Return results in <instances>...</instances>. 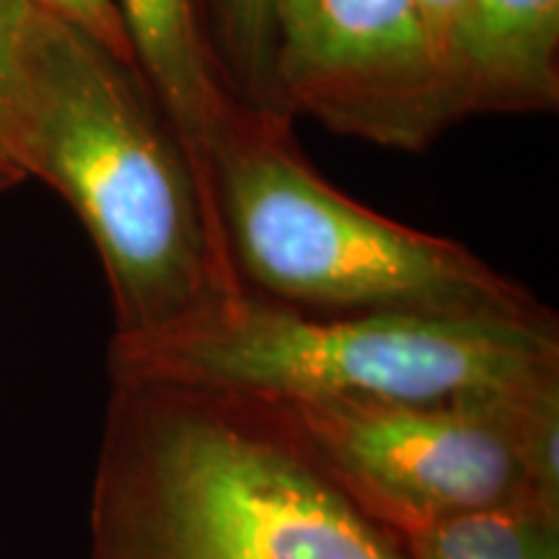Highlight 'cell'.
<instances>
[{"label": "cell", "mask_w": 559, "mask_h": 559, "mask_svg": "<svg viewBox=\"0 0 559 559\" xmlns=\"http://www.w3.org/2000/svg\"><path fill=\"white\" fill-rule=\"evenodd\" d=\"M107 366L249 400L498 409L559 391V324L313 317L239 290L156 337L111 342Z\"/></svg>", "instance_id": "obj_3"}, {"label": "cell", "mask_w": 559, "mask_h": 559, "mask_svg": "<svg viewBox=\"0 0 559 559\" xmlns=\"http://www.w3.org/2000/svg\"><path fill=\"white\" fill-rule=\"evenodd\" d=\"M200 11L230 94L251 109L283 117L272 79L275 0H200Z\"/></svg>", "instance_id": "obj_10"}, {"label": "cell", "mask_w": 559, "mask_h": 559, "mask_svg": "<svg viewBox=\"0 0 559 559\" xmlns=\"http://www.w3.org/2000/svg\"><path fill=\"white\" fill-rule=\"evenodd\" d=\"M88 559H409L262 402L109 379Z\"/></svg>", "instance_id": "obj_2"}, {"label": "cell", "mask_w": 559, "mask_h": 559, "mask_svg": "<svg viewBox=\"0 0 559 559\" xmlns=\"http://www.w3.org/2000/svg\"><path fill=\"white\" fill-rule=\"evenodd\" d=\"M394 534L409 559H559V513L534 502L464 510Z\"/></svg>", "instance_id": "obj_9"}, {"label": "cell", "mask_w": 559, "mask_h": 559, "mask_svg": "<svg viewBox=\"0 0 559 559\" xmlns=\"http://www.w3.org/2000/svg\"><path fill=\"white\" fill-rule=\"evenodd\" d=\"M117 9L140 75L207 174L210 143L241 102L210 47L200 0H117Z\"/></svg>", "instance_id": "obj_8"}, {"label": "cell", "mask_w": 559, "mask_h": 559, "mask_svg": "<svg viewBox=\"0 0 559 559\" xmlns=\"http://www.w3.org/2000/svg\"><path fill=\"white\" fill-rule=\"evenodd\" d=\"M29 13V0H0V174H9L19 181L24 177L13 169L9 158V120Z\"/></svg>", "instance_id": "obj_12"}, {"label": "cell", "mask_w": 559, "mask_h": 559, "mask_svg": "<svg viewBox=\"0 0 559 559\" xmlns=\"http://www.w3.org/2000/svg\"><path fill=\"white\" fill-rule=\"evenodd\" d=\"M230 270L243 293L313 317L551 321L477 254L347 198L313 171L290 120L239 104L207 151Z\"/></svg>", "instance_id": "obj_4"}, {"label": "cell", "mask_w": 559, "mask_h": 559, "mask_svg": "<svg viewBox=\"0 0 559 559\" xmlns=\"http://www.w3.org/2000/svg\"><path fill=\"white\" fill-rule=\"evenodd\" d=\"M275 104L340 135L423 151L453 122L417 0H275Z\"/></svg>", "instance_id": "obj_6"}, {"label": "cell", "mask_w": 559, "mask_h": 559, "mask_svg": "<svg viewBox=\"0 0 559 559\" xmlns=\"http://www.w3.org/2000/svg\"><path fill=\"white\" fill-rule=\"evenodd\" d=\"M443 68L459 120L557 109L559 0H464Z\"/></svg>", "instance_id": "obj_7"}, {"label": "cell", "mask_w": 559, "mask_h": 559, "mask_svg": "<svg viewBox=\"0 0 559 559\" xmlns=\"http://www.w3.org/2000/svg\"><path fill=\"white\" fill-rule=\"evenodd\" d=\"M13 185H19V179L9 177V174H0V194H3V192L9 190V187H13Z\"/></svg>", "instance_id": "obj_13"}, {"label": "cell", "mask_w": 559, "mask_h": 559, "mask_svg": "<svg viewBox=\"0 0 559 559\" xmlns=\"http://www.w3.org/2000/svg\"><path fill=\"white\" fill-rule=\"evenodd\" d=\"M9 158L73 207L107 275L111 342L185 324L239 293L210 179L135 66L32 5Z\"/></svg>", "instance_id": "obj_1"}, {"label": "cell", "mask_w": 559, "mask_h": 559, "mask_svg": "<svg viewBox=\"0 0 559 559\" xmlns=\"http://www.w3.org/2000/svg\"><path fill=\"white\" fill-rule=\"evenodd\" d=\"M29 3L75 26V29L94 39L96 45L115 55L117 60L135 66V52H132L117 0H29Z\"/></svg>", "instance_id": "obj_11"}, {"label": "cell", "mask_w": 559, "mask_h": 559, "mask_svg": "<svg viewBox=\"0 0 559 559\" xmlns=\"http://www.w3.org/2000/svg\"><path fill=\"white\" fill-rule=\"evenodd\" d=\"M358 506L391 531L464 510L534 502L555 469L559 391L498 409L257 400Z\"/></svg>", "instance_id": "obj_5"}]
</instances>
